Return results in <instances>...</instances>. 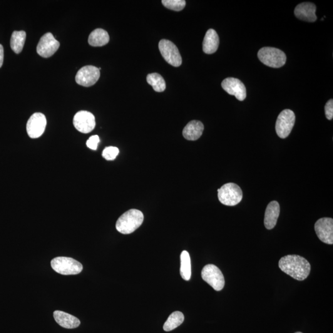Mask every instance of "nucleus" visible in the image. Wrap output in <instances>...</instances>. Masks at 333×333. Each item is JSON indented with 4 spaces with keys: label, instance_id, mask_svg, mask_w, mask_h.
<instances>
[{
    "label": "nucleus",
    "instance_id": "a878e982",
    "mask_svg": "<svg viewBox=\"0 0 333 333\" xmlns=\"http://www.w3.org/2000/svg\"><path fill=\"white\" fill-rule=\"evenodd\" d=\"M119 153V150L118 148L114 147V146H109V147L104 149L102 156L107 161H113L115 160Z\"/></svg>",
    "mask_w": 333,
    "mask_h": 333
},
{
    "label": "nucleus",
    "instance_id": "a211bd4d",
    "mask_svg": "<svg viewBox=\"0 0 333 333\" xmlns=\"http://www.w3.org/2000/svg\"><path fill=\"white\" fill-rule=\"evenodd\" d=\"M204 125L202 123L198 121L190 122L185 126L183 130V135L186 140L196 141L198 140L203 135Z\"/></svg>",
    "mask_w": 333,
    "mask_h": 333
},
{
    "label": "nucleus",
    "instance_id": "f8f14e48",
    "mask_svg": "<svg viewBox=\"0 0 333 333\" xmlns=\"http://www.w3.org/2000/svg\"><path fill=\"white\" fill-rule=\"evenodd\" d=\"M315 230L320 240L328 245L333 244V220L322 218L315 224Z\"/></svg>",
    "mask_w": 333,
    "mask_h": 333
},
{
    "label": "nucleus",
    "instance_id": "20e7f679",
    "mask_svg": "<svg viewBox=\"0 0 333 333\" xmlns=\"http://www.w3.org/2000/svg\"><path fill=\"white\" fill-rule=\"evenodd\" d=\"M52 268L63 275H78L83 270V265L73 258L58 257L51 261Z\"/></svg>",
    "mask_w": 333,
    "mask_h": 333
},
{
    "label": "nucleus",
    "instance_id": "412c9836",
    "mask_svg": "<svg viewBox=\"0 0 333 333\" xmlns=\"http://www.w3.org/2000/svg\"><path fill=\"white\" fill-rule=\"evenodd\" d=\"M26 33L24 31H14L11 38V48L17 54L21 53L26 42Z\"/></svg>",
    "mask_w": 333,
    "mask_h": 333
},
{
    "label": "nucleus",
    "instance_id": "9d476101",
    "mask_svg": "<svg viewBox=\"0 0 333 333\" xmlns=\"http://www.w3.org/2000/svg\"><path fill=\"white\" fill-rule=\"evenodd\" d=\"M73 124L80 132L88 133L95 127V118L93 114L88 111H81L74 116Z\"/></svg>",
    "mask_w": 333,
    "mask_h": 333
},
{
    "label": "nucleus",
    "instance_id": "dca6fc26",
    "mask_svg": "<svg viewBox=\"0 0 333 333\" xmlns=\"http://www.w3.org/2000/svg\"><path fill=\"white\" fill-rule=\"evenodd\" d=\"M280 213V205L277 201H273L268 204L264 218V225L267 229L272 230L275 227Z\"/></svg>",
    "mask_w": 333,
    "mask_h": 333
},
{
    "label": "nucleus",
    "instance_id": "4468645a",
    "mask_svg": "<svg viewBox=\"0 0 333 333\" xmlns=\"http://www.w3.org/2000/svg\"><path fill=\"white\" fill-rule=\"evenodd\" d=\"M222 86L230 95L235 96L238 100L242 101L247 98V89L244 83L239 79L229 78L222 83Z\"/></svg>",
    "mask_w": 333,
    "mask_h": 333
},
{
    "label": "nucleus",
    "instance_id": "c756f323",
    "mask_svg": "<svg viewBox=\"0 0 333 333\" xmlns=\"http://www.w3.org/2000/svg\"><path fill=\"white\" fill-rule=\"evenodd\" d=\"M301 333V332H297V333Z\"/></svg>",
    "mask_w": 333,
    "mask_h": 333
},
{
    "label": "nucleus",
    "instance_id": "f257e3e1",
    "mask_svg": "<svg viewBox=\"0 0 333 333\" xmlns=\"http://www.w3.org/2000/svg\"><path fill=\"white\" fill-rule=\"evenodd\" d=\"M278 265L282 272L298 281H303L309 275L311 266L301 256L288 255L281 258Z\"/></svg>",
    "mask_w": 333,
    "mask_h": 333
},
{
    "label": "nucleus",
    "instance_id": "39448f33",
    "mask_svg": "<svg viewBox=\"0 0 333 333\" xmlns=\"http://www.w3.org/2000/svg\"><path fill=\"white\" fill-rule=\"evenodd\" d=\"M218 198L221 203L227 206L238 205L243 199L242 189L237 184H225L218 190Z\"/></svg>",
    "mask_w": 333,
    "mask_h": 333
},
{
    "label": "nucleus",
    "instance_id": "c85d7f7f",
    "mask_svg": "<svg viewBox=\"0 0 333 333\" xmlns=\"http://www.w3.org/2000/svg\"><path fill=\"white\" fill-rule=\"evenodd\" d=\"M4 59V49L3 47L0 44V68H1L2 64H3Z\"/></svg>",
    "mask_w": 333,
    "mask_h": 333
},
{
    "label": "nucleus",
    "instance_id": "f3484780",
    "mask_svg": "<svg viewBox=\"0 0 333 333\" xmlns=\"http://www.w3.org/2000/svg\"><path fill=\"white\" fill-rule=\"evenodd\" d=\"M53 316L57 324L64 329H76L81 324L80 320L78 318L63 311L56 310L53 313Z\"/></svg>",
    "mask_w": 333,
    "mask_h": 333
},
{
    "label": "nucleus",
    "instance_id": "aec40b11",
    "mask_svg": "<svg viewBox=\"0 0 333 333\" xmlns=\"http://www.w3.org/2000/svg\"><path fill=\"white\" fill-rule=\"evenodd\" d=\"M109 36L104 29H97L89 35L88 43L92 46H103L108 43Z\"/></svg>",
    "mask_w": 333,
    "mask_h": 333
},
{
    "label": "nucleus",
    "instance_id": "cd10ccee",
    "mask_svg": "<svg viewBox=\"0 0 333 333\" xmlns=\"http://www.w3.org/2000/svg\"><path fill=\"white\" fill-rule=\"evenodd\" d=\"M325 115L329 120H332L333 118V100L330 99L327 102L325 106Z\"/></svg>",
    "mask_w": 333,
    "mask_h": 333
},
{
    "label": "nucleus",
    "instance_id": "6ab92c4d",
    "mask_svg": "<svg viewBox=\"0 0 333 333\" xmlns=\"http://www.w3.org/2000/svg\"><path fill=\"white\" fill-rule=\"evenodd\" d=\"M218 46H219V37L217 32L212 29L208 30L204 39L203 51L208 54L214 53L217 51Z\"/></svg>",
    "mask_w": 333,
    "mask_h": 333
},
{
    "label": "nucleus",
    "instance_id": "6e6552de",
    "mask_svg": "<svg viewBox=\"0 0 333 333\" xmlns=\"http://www.w3.org/2000/svg\"><path fill=\"white\" fill-rule=\"evenodd\" d=\"M159 48L163 58L168 64L174 67H179L182 63V58L177 47L167 40H161Z\"/></svg>",
    "mask_w": 333,
    "mask_h": 333
},
{
    "label": "nucleus",
    "instance_id": "9b49d317",
    "mask_svg": "<svg viewBox=\"0 0 333 333\" xmlns=\"http://www.w3.org/2000/svg\"><path fill=\"white\" fill-rule=\"evenodd\" d=\"M59 46V42L54 39L53 34L46 33L40 40L37 51L43 58H49L56 53Z\"/></svg>",
    "mask_w": 333,
    "mask_h": 333
},
{
    "label": "nucleus",
    "instance_id": "f03ea898",
    "mask_svg": "<svg viewBox=\"0 0 333 333\" xmlns=\"http://www.w3.org/2000/svg\"><path fill=\"white\" fill-rule=\"evenodd\" d=\"M142 212L137 209H130L122 215L117 221L116 228L119 233L128 235L135 232L143 222Z\"/></svg>",
    "mask_w": 333,
    "mask_h": 333
},
{
    "label": "nucleus",
    "instance_id": "393cba45",
    "mask_svg": "<svg viewBox=\"0 0 333 333\" xmlns=\"http://www.w3.org/2000/svg\"><path fill=\"white\" fill-rule=\"evenodd\" d=\"M162 3L166 8L180 11L186 6L185 0H163Z\"/></svg>",
    "mask_w": 333,
    "mask_h": 333
},
{
    "label": "nucleus",
    "instance_id": "2eb2a0df",
    "mask_svg": "<svg viewBox=\"0 0 333 333\" xmlns=\"http://www.w3.org/2000/svg\"><path fill=\"white\" fill-rule=\"evenodd\" d=\"M316 10V6L312 2H302L295 7L294 14L297 18L302 21L314 22L317 19Z\"/></svg>",
    "mask_w": 333,
    "mask_h": 333
},
{
    "label": "nucleus",
    "instance_id": "4be33fe9",
    "mask_svg": "<svg viewBox=\"0 0 333 333\" xmlns=\"http://www.w3.org/2000/svg\"><path fill=\"white\" fill-rule=\"evenodd\" d=\"M184 319L185 317L183 313L179 311L173 312L164 325V330L165 332L172 331L183 324Z\"/></svg>",
    "mask_w": 333,
    "mask_h": 333
},
{
    "label": "nucleus",
    "instance_id": "7ed1b4c3",
    "mask_svg": "<svg viewBox=\"0 0 333 333\" xmlns=\"http://www.w3.org/2000/svg\"><path fill=\"white\" fill-rule=\"evenodd\" d=\"M257 55L263 64L270 68H280L287 62L284 52L273 47H263L258 51Z\"/></svg>",
    "mask_w": 333,
    "mask_h": 333
},
{
    "label": "nucleus",
    "instance_id": "ddd939ff",
    "mask_svg": "<svg viewBox=\"0 0 333 333\" xmlns=\"http://www.w3.org/2000/svg\"><path fill=\"white\" fill-rule=\"evenodd\" d=\"M100 77V71L96 67L86 66L78 71L76 76V81L80 85L91 86L96 83Z\"/></svg>",
    "mask_w": 333,
    "mask_h": 333
},
{
    "label": "nucleus",
    "instance_id": "b1692460",
    "mask_svg": "<svg viewBox=\"0 0 333 333\" xmlns=\"http://www.w3.org/2000/svg\"><path fill=\"white\" fill-rule=\"evenodd\" d=\"M147 83L153 86L156 91L163 92L166 88V84L165 79L158 73L148 74L146 78Z\"/></svg>",
    "mask_w": 333,
    "mask_h": 333
},
{
    "label": "nucleus",
    "instance_id": "1a4fd4ad",
    "mask_svg": "<svg viewBox=\"0 0 333 333\" xmlns=\"http://www.w3.org/2000/svg\"><path fill=\"white\" fill-rule=\"evenodd\" d=\"M46 119L43 114L41 113H34L29 118L27 123V132L29 137L37 138L41 137L45 130Z\"/></svg>",
    "mask_w": 333,
    "mask_h": 333
},
{
    "label": "nucleus",
    "instance_id": "423d86ee",
    "mask_svg": "<svg viewBox=\"0 0 333 333\" xmlns=\"http://www.w3.org/2000/svg\"><path fill=\"white\" fill-rule=\"evenodd\" d=\"M201 276L203 280L217 291H220L224 288V277L217 266L212 264L206 265L203 268Z\"/></svg>",
    "mask_w": 333,
    "mask_h": 333
},
{
    "label": "nucleus",
    "instance_id": "5701e85b",
    "mask_svg": "<svg viewBox=\"0 0 333 333\" xmlns=\"http://www.w3.org/2000/svg\"><path fill=\"white\" fill-rule=\"evenodd\" d=\"M180 275L183 280L189 281L191 276V265L190 254L186 250H183L180 255Z\"/></svg>",
    "mask_w": 333,
    "mask_h": 333
},
{
    "label": "nucleus",
    "instance_id": "bb28decb",
    "mask_svg": "<svg viewBox=\"0 0 333 333\" xmlns=\"http://www.w3.org/2000/svg\"><path fill=\"white\" fill-rule=\"evenodd\" d=\"M100 141L98 135L91 136L86 141V146L92 150H96L98 148V143Z\"/></svg>",
    "mask_w": 333,
    "mask_h": 333
},
{
    "label": "nucleus",
    "instance_id": "0eeeda50",
    "mask_svg": "<svg viewBox=\"0 0 333 333\" xmlns=\"http://www.w3.org/2000/svg\"><path fill=\"white\" fill-rule=\"evenodd\" d=\"M295 116L294 112L285 109L281 112L276 122V131L281 138H287L294 125Z\"/></svg>",
    "mask_w": 333,
    "mask_h": 333
}]
</instances>
